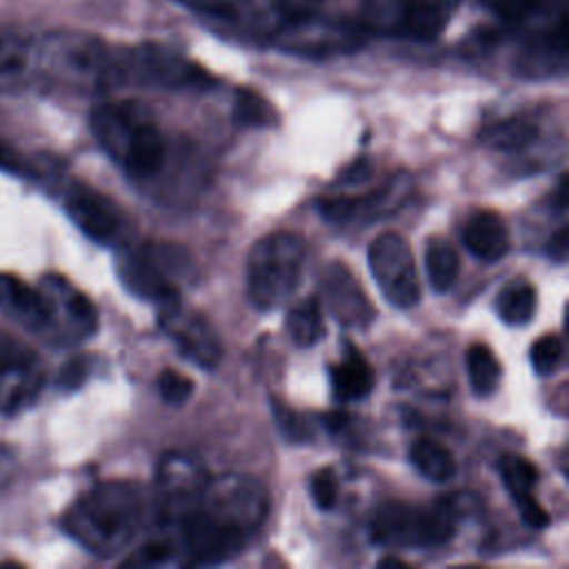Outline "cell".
I'll use <instances>...</instances> for the list:
<instances>
[{
  "mask_svg": "<svg viewBox=\"0 0 569 569\" xmlns=\"http://www.w3.org/2000/svg\"><path fill=\"white\" fill-rule=\"evenodd\" d=\"M142 522V496L129 482H102L84 491L62 516V529L96 556L122 551Z\"/></svg>",
  "mask_w": 569,
  "mask_h": 569,
  "instance_id": "cell-1",
  "label": "cell"
},
{
  "mask_svg": "<svg viewBox=\"0 0 569 569\" xmlns=\"http://www.w3.org/2000/svg\"><path fill=\"white\" fill-rule=\"evenodd\" d=\"M91 133L133 180L153 178L167 156V142L144 104L104 102L91 111Z\"/></svg>",
  "mask_w": 569,
  "mask_h": 569,
  "instance_id": "cell-2",
  "label": "cell"
},
{
  "mask_svg": "<svg viewBox=\"0 0 569 569\" xmlns=\"http://www.w3.org/2000/svg\"><path fill=\"white\" fill-rule=\"evenodd\" d=\"M305 262V244L291 231H273L258 240L247 258V298L260 311L278 309L296 291Z\"/></svg>",
  "mask_w": 569,
  "mask_h": 569,
  "instance_id": "cell-3",
  "label": "cell"
},
{
  "mask_svg": "<svg viewBox=\"0 0 569 569\" xmlns=\"http://www.w3.org/2000/svg\"><path fill=\"white\" fill-rule=\"evenodd\" d=\"M458 522L451 500L431 507L385 502L371 518V540L385 547H436L447 542Z\"/></svg>",
  "mask_w": 569,
  "mask_h": 569,
  "instance_id": "cell-4",
  "label": "cell"
},
{
  "mask_svg": "<svg viewBox=\"0 0 569 569\" xmlns=\"http://www.w3.org/2000/svg\"><path fill=\"white\" fill-rule=\"evenodd\" d=\"M113 82L147 84L164 89H209L216 78L198 62L160 44H142L116 51Z\"/></svg>",
  "mask_w": 569,
  "mask_h": 569,
  "instance_id": "cell-5",
  "label": "cell"
},
{
  "mask_svg": "<svg viewBox=\"0 0 569 569\" xmlns=\"http://www.w3.org/2000/svg\"><path fill=\"white\" fill-rule=\"evenodd\" d=\"M449 11L445 0H365L360 24L367 33L431 42L447 27Z\"/></svg>",
  "mask_w": 569,
  "mask_h": 569,
  "instance_id": "cell-6",
  "label": "cell"
},
{
  "mask_svg": "<svg viewBox=\"0 0 569 569\" xmlns=\"http://www.w3.org/2000/svg\"><path fill=\"white\" fill-rule=\"evenodd\" d=\"M365 38L367 31L360 22L322 18L320 13L284 18L273 33V42L280 49L311 58L356 51L362 47Z\"/></svg>",
  "mask_w": 569,
  "mask_h": 569,
  "instance_id": "cell-7",
  "label": "cell"
},
{
  "mask_svg": "<svg viewBox=\"0 0 569 569\" xmlns=\"http://www.w3.org/2000/svg\"><path fill=\"white\" fill-rule=\"evenodd\" d=\"M369 271L385 296L398 309L416 307L420 300V282L409 242L396 233L385 231L376 236L367 249Z\"/></svg>",
  "mask_w": 569,
  "mask_h": 569,
  "instance_id": "cell-8",
  "label": "cell"
},
{
  "mask_svg": "<svg viewBox=\"0 0 569 569\" xmlns=\"http://www.w3.org/2000/svg\"><path fill=\"white\" fill-rule=\"evenodd\" d=\"M47 296L49 320L42 340L56 347H69L89 338L98 329V311L93 302L62 276L49 273L40 280Z\"/></svg>",
  "mask_w": 569,
  "mask_h": 569,
  "instance_id": "cell-9",
  "label": "cell"
},
{
  "mask_svg": "<svg viewBox=\"0 0 569 569\" xmlns=\"http://www.w3.org/2000/svg\"><path fill=\"white\" fill-rule=\"evenodd\" d=\"M44 385L38 353L0 329V416H13L36 402Z\"/></svg>",
  "mask_w": 569,
  "mask_h": 569,
  "instance_id": "cell-10",
  "label": "cell"
},
{
  "mask_svg": "<svg viewBox=\"0 0 569 569\" xmlns=\"http://www.w3.org/2000/svg\"><path fill=\"white\" fill-rule=\"evenodd\" d=\"M71 222L98 244H120L127 233V216L107 193L84 182H71L62 196Z\"/></svg>",
  "mask_w": 569,
  "mask_h": 569,
  "instance_id": "cell-11",
  "label": "cell"
},
{
  "mask_svg": "<svg viewBox=\"0 0 569 569\" xmlns=\"http://www.w3.org/2000/svg\"><path fill=\"white\" fill-rule=\"evenodd\" d=\"M180 531H182V542L187 553L191 556L193 562H200V565L229 560L244 547L249 538L247 531L227 522L224 518L216 516L202 505L182 518Z\"/></svg>",
  "mask_w": 569,
  "mask_h": 569,
  "instance_id": "cell-12",
  "label": "cell"
},
{
  "mask_svg": "<svg viewBox=\"0 0 569 569\" xmlns=\"http://www.w3.org/2000/svg\"><path fill=\"white\" fill-rule=\"evenodd\" d=\"M116 271L120 282L142 300L156 302L162 309L180 302V291L169 278V271L151 251V244L120 249L116 258Z\"/></svg>",
  "mask_w": 569,
  "mask_h": 569,
  "instance_id": "cell-13",
  "label": "cell"
},
{
  "mask_svg": "<svg viewBox=\"0 0 569 569\" xmlns=\"http://www.w3.org/2000/svg\"><path fill=\"white\" fill-rule=\"evenodd\" d=\"M160 325L178 345L180 353L191 362L213 369L220 360V342L209 322L191 311H182L180 302L160 311Z\"/></svg>",
  "mask_w": 569,
  "mask_h": 569,
  "instance_id": "cell-14",
  "label": "cell"
},
{
  "mask_svg": "<svg viewBox=\"0 0 569 569\" xmlns=\"http://www.w3.org/2000/svg\"><path fill=\"white\" fill-rule=\"evenodd\" d=\"M411 180L407 173L389 178L382 187L367 193L365 198L353 196H333L318 202V211L329 222H351L358 218H373L378 213H391L409 196Z\"/></svg>",
  "mask_w": 569,
  "mask_h": 569,
  "instance_id": "cell-15",
  "label": "cell"
},
{
  "mask_svg": "<svg viewBox=\"0 0 569 569\" xmlns=\"http://www.w3.org/2000/svg\"><path fill=\"white\" fill-rule=\"evenodd\" d=\"M322 296L331 316L349 329H365L376 316L365 289L342 262H331L325 269Z\"/></svg>",
  "mask_w": 569,
  "mask_h": 569,
  "instance_id": "cell-16",
  "label": "cell"
},
{
  "mask_svg": "<svg viewBox=\"0 0 569 569\" xmlns=\"http://www.w3.org/2000/svg\"><path fill=\"white\" fill-rule=\"evenodd\" d=\"M0 313L33 336H44L49 320L47 296L38 284H29L16 273L0 271Z\"/></svg>",
  "mask_w": 569,
  "mask_h": 569,
  "instance_id": "cell-17",
  "label": "cell"
},
{
  "mask_svg": "<svg viewBox=\"0 0 569 569\" xmlns=\"http://www.w3.org/2000/svg\"><path fill=\"white\" fill-rule=\"evenodd\" d=\"M567 22L525 33L516 56V71L525 78H547L565 71Z\"/></svg>",
  "mask_w": 569,
  "mask_h": 569,
  "instance_id": "cell-18",
  "label": "cell"
},
{
  "mask_svg": "<svg viewBox=\"0 0 569 569\" xmlns=\"http://www.w3.org/2000/svg\"><path fill=\"white\" fill-rule=\"evenodd\" d=\"M507 27L538 31L567 22V0H480Z\"/></svg>",
  "mask_w": 569,
  "mask_h": 569,
  "instance_id": "cell-19",
  "label": "cell"
},
{
  "mask_svg": "<svg viewBox=\"0 0 569 569\" xmlns=\"http://www.w3.org/2000/svg\"><path fill=\"white\" fill-rule=\"evenodd\" d=\"M465 249L482 262H496L509 251V229L500 213L476 211L460 231Z\"/></svg>",
  "mask_w": 569,
  "mask_h": 569,
  "instance_id": "cell-20",
  "label": "cell"
},
{
  "mask_svg": "<svg viewBox=\"0 0 569 569\" xmlns=\"http://www.w3.org/2000/svg\"><path fill=\"white\" fill-rule=\"evenodd\" d=\"M329 380L336 400L351 402L365 398L373 387V369L358 347L345 345V356L329 367Z\"/></svg>",
  "mask_w": 569,
  "mask_h": 569,
  "instance_id": "cell-21",
  "label": "cell"
},
{
  "mask_svg": "<svg viewBox=\"0 0 569 569\" xmlns=\"http://www.w3.org/2000/svg\"><path fill=\"white\" fill-rule=\"evenodd\" d=\"M425 267L431 289L442 293L451 289L460 273V256L449 240L433 236L425 242Z\"/></svg>",
  "mask_w": 569,
  "mask_h": 569,
  "instance_id": "cell-22",
  "label": "cell"
},
{
  "mask_svg": "<svg viewBox=\"0 0 569 569\" xmlns=\"http://www.w3.org/2000/svg\"><path fill=\"white\" fill-rule=\"evenodd\" d=\"M409 460L416 471L431 482H449L456 476L451 451L431 438H418L409 449Z\"/></svg>",
  "mask_w": 569,
  "mask_h": 569,
  "instance_id": "cell-23",
  "label": "cell"
},
{
  "mask_svg": "<svg viewBox=\"0 0 569 569\" xmlns=\"http://www.w3.org/2000/svg\"><path fill=\"white\" fill-rule=\"evenodd\" d=\"M287 331L296 347H313L322 333H325V322H322V311H320V300L316 296L305 298L296 307L289 309L287 313Z\"/></svg>",
  "mask_w": 569,
  "mask_h": 569,
  "instance_id": "cell-24",
  "label": "cell"
},
{
  "mask_svg": "<svg viewBox=\"0 0 569 569\" xmlns=\"http://www.w3.org/2000/svg\"><path fill=\"white\" fill-rule=\"evenodd\" d=\"M536 136H538V124L531 118L513 116L491 124L482 133V140L498 151H522L536 140Z\"/></svg>",
  "mask_w": 569,
  "mask_h": 569,
  "instance_id": "cell-25",
  "label": "cell"
},
{
  "mask_svg": "<svg viewBox=\"0 0 569 569\" xmlns=\"http://www.w3.org/2000/svg\"><path fill=\"white\" fill-rule=\"evenodd\" d=\"M465 365H467L471 389L478 396H489L491 391H496L500 382V362L491 351V347H487L485 342H473L465 351Z\"/></svg>",
  "mask_w": 569,
  "mask_h": 569,
  "instance_id": "cell-26",
  "label": "cell"
},
{
  "mask_svg": "<svg viewBox=\"0 0 569 569\" xmlns=\"http://www.w3.org/2000/svg\"><path fill=\"white\" fill-rule=\"evenodd\" d=\"M496 311L507 325H527L536 313V289L525 282H509L496 296Z\"/></svg>",
  "mask_w": 569,
  "mask_h": 569,
  "instance_id": "cell-27",
  "label": "cell"
},
{
  "mask_svg": "<svg viewBox=\"0 0 569 569\" xmlns=\"http://www.w3.org/2000/svg\"><path fill=\"white\" fill-rule=\"evenodd\" d=\"M498 471H500V478L513 500H520V498L533 493V487L538 482V469L525 456L505 453L498 460Z\"/></svg>",
  "mask_w": 569,
  "mask_h": 569,
  "instance_id": "cell-28",
  "label": "cell"
},
{
  "mask_svg": "<svg viewBox=\"0 0 569 569\" xmlns=\"http://www.w3.org/2000/svg\"><path fill=\"white\" fill-rule=\"evenodd\" d=\"M233 118L244 127H273L278 113L271 102L249 87H240L233 98Z\"/></svg>",
  "mask_w": 569,
  "mask_h": 569,
  "instance_id": "cell-29",
  "label": "cell"
},
{
  "mask_svg": "<svg viewBox=\"0 0 569 569\" xmlns=\"http://www.w3.org/2000/svg\"><path fill=\"white\" fill-rule=\"evenodd\" d=\"M565 356V345L556 333H545L538 338L529 351L531 367L536 369L538 376H551L560 367Z\"/></svg>",
  "mask_w": 569,
  "mask_h": 569,
  "instance_id": "cell-30",
  "label": "cell"
},
{
  "mask_svg": "<svg viewBox=\"0 0 569 569\" xmlns=\"http://www.w3.org/2000/svg\"><path fill=\"white\" fill-rule=\"evenodd\" d=\"M271 411H273V418H276V425L280 429V433L291 440V442H307L313 438L311 433V427L309 422L296 413L287 402L278 400V398H271Z\"/></svg>",
  "mask_w": 569,
  "mask_h": 569,
  "instance_id": "cell-31",
  "label": "cell"
},
{
  "mask_svg": "<svg viewBox=\"0 0 569 569\" xmlns=\"http://www.w3.org/2000/svg\"><path fill=\"white\" fill-rule=\"evenodd\" d=\"M29 62V44L11 33H0V80H9L24 71Z\"/></svg>",
  "mask_w": 569,
  "mask_h": 569,
  "instance_id": "cell-32",
  "label": "cell"
},
{
  "mask_svg": "<svg viewBox=\"0 0 569 569\" xmlns=\"http://www.w3.org/2000/svg\"><path fill=\"white\" fill-rule=\"evenodd\" d=\"M158 391L167 405L180 407L184 405L193 393V380L176 369H164L158 376Z\"/></svg>",
  "mask_w": 569,
  "mask_h": 569,
  "instance_id": "cell-33",
  "label": "cell"
},
{
  "mask_svg": "<svg viewBox=\"0 0 569 569\" xmlns=\"http://www.w3.org/2000/svg\"><path fill=\"white\" fill-rule=\"evenodd\" d=\"M309 491H311V498H313V502H316L318 509H322V511L333 509V507H336V500H338V482H336L333 469H329V467L318 469V471L311 476Z\"/></svg>",
  "mask_w": 569,
  "mask_h": 569,
  "instance_id": "cell-34",
  "label": "cell"
},
{
  "mask_svg": "<svg viewBox=\"0 0 569 569\" xmlns=\"http://www.w3.org/2000/svg\"><path fill=\"white\" fill-rule=\"evenodd\" d=\"M171 556V547L164 540H151L140 551H136L127 565H160Z\"/></svg>",
  "mask_w": 569,
  "mask_h": 569,
  "instance_id": "cell-35",
  "label": "cell"
},
{
  "mask_svg": "<svg viewBox=\"0 0 569 569\" xmlns=\"http://www.w3.org/2000/svg\"><path fill=\"white\" fill-rule=\"evenodd\" d=\"M325 2L327 0H273V7L284 20V18H300V16L318 13Z\"/></svg>",
  "mask_w": 569,
  "mask_h": 569,
  "instance_id": "cell-36",
  "label": "cell"
},
{
  "mask_svg": "<svg viewBox=\"0 0 569 569\" xmlns=\"http://www.w3.org/2000/svg\"><path fill=\"white\" fill-rule=\"evenodd\" d=\"M513 502L518 505V511H520L522 520H525L529 527L542 529V527L549 525V516H547V511L540 507V502L533 498V493H531V496H525V498H520V500H513Z\"/></svg>",
  "mask_w": 569,
  "mask_h": 569,
  "instance_id": "cell-37",
  "label": "cell"
},
{
  "mask_svg": "<svg viewBox=\"0 0 569 569\" xmlns=\"http://www.w3.org/2000/svg\"><path fill=\"white\" fill-rule=\"evenodd\" d=\"M87 373H89V360L82 358V356L73 358V360H69L62 367V371L58 376V385L67 387V389H76V387H80L84 382Z\"/></svg>",
  "mask_w": 569,
  "mask_h": 569,
  "instance_id": "cell-38",
  "label": "cell"
},
{
  "mask_svg": "<svg viewBox=\"0 0 569 569\" xmlns=\"http://www.w3.org/2000/svg\"><path fill=\"white\" fill-rule=\"evenodd\" d=\"M371 176V162L367 158H358L356 162H351L340 176L338 182L340 184H353V182H362Z\"/></svg>",
  "mask_w": 569,
  "mask_h": 569,
  "instance_id": "cell-39",
  "label": "cell"
},
{
  "mask_svg": "<svg viewBox=\"0 0 569 569\" xmlns=\"http://www.w3.org/2000/svg\"><path fill=\"white\" fill-rule=\"evenodd\" d=\"M16 467H18V462H16L13 451L9 447L0 445V493L9 487L11 478L16 476Z\"/></svg>",
  "mask_w": 569,
  "mask_h": 569,
  "instance_id": "cell-40",
  "label": "cell"
},
{
  "mask_svg": "<svg viewBox=\"0 0 569 569\" xmlns=\"http://www.w3.org/2000/svg\"><path fill=\"white\" fill-rule=\"evenodd\" d=\"M547 256L556 262H565L567 258V227H560L551 240L547 242Z\"/></svg>",
  "mask_w": 569,
  "mask_h": 569,
  "instance_id": "cell-41",
  "label": "cell"
},
{
  "mask_svg": "<svg viewBox=\"0 0 569 569\" xmlns=\"http://www.w3.org/2000/svg\"><path fill=\"white\" fill-rule=\"evenodd\" d=\"M0 169L11 171V173H27L24 160H22L13 149H9V147L2 144V142H0Z\"/></svg>",
  "mask_w": 569,
  "mask_h": 569,
  "instance_id": "cell-42",
  "label": "cell"
},
{
  "mask_svg": "<svg viewBox=\"0 0 569 569\" xmlns=\"http://www.w3.org/2000/svg\"><path fill=\"white\" fill-rule=\"evenodd\" d=\"M320 420H322V425H325L331 433H336V431H340V429L345 427V422H347V413H345V411H340V409H336V411L322 413V416H320Z\"/></svg>",
  "mask_w": 569,
  "mask_h": 569,
  "instance_id": "cell-43",
  "label": "cell"
},
{
  "mask_svg": "<svg viewBox=\"0 0 569 569\" xmlns=\"http://www.w3.org/2000/svg\"><path fill=\"white\" fill-rule=\"evenodd\" d=\"M378 567H402V569H407L409 562H407V560H400V558H393V556H387V558L378 560Z\"/></svg>",
  "mask_w": 569,
  "mask_h": 569,
  "instance_id": "cell-44",
  "label": "cell"
}]
</instances>
